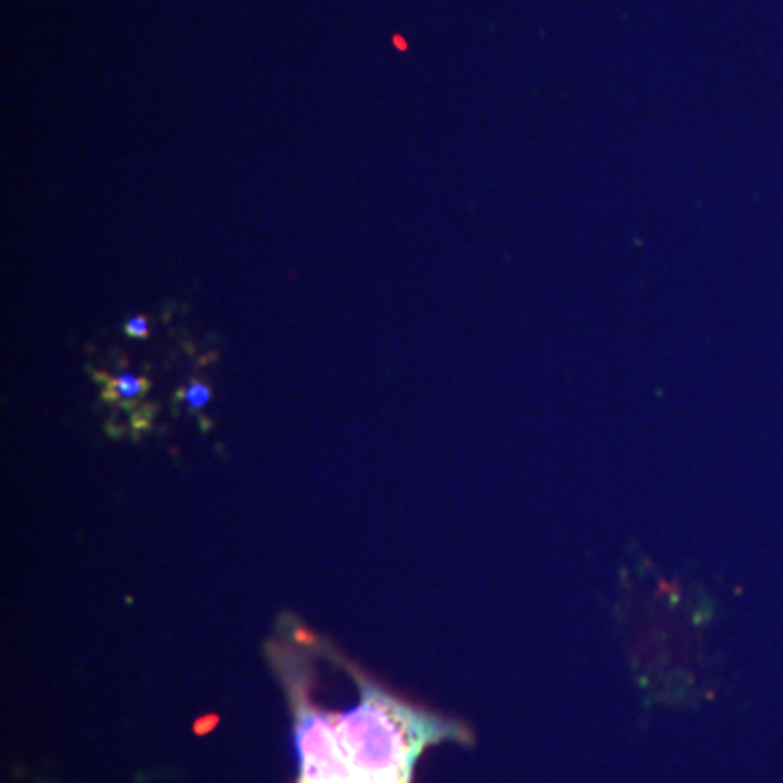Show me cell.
<instances>
[{
  "instance_id": "6da1fadb",
  "label": "cell",
  "mask_w": 783,
  "mask_h": 783,
  "mask_svg": "<svg viewBox=\"0 0 783 783\" xmlns=\"http://www.w3.org/2000/svg\"><path fill=\"white\" fill-rule=\"evenodd\" d=\"M355 783H412L427 746L462 729L362 683V703L333 718Z\"/></svg>"
},
{
  "instance_id": "7a4b0ae2",
  "label": "cell",
  "mask_w": 783,
  "mask_h": 783,
  "mask_svg": "<svg viewBox=\"0 0 783 783\" xmlns=\"http://www.w3.org/2000/svg\"><path fill=\"white\" fill-rule=\"evenodd\" d=\"M296 750L301 783H355L335 723L307 705L296 716Z\"/></svg>"
},
{
  "instance_id": "3957f363",
  "label": "cell",
  "mask_w": 783,
  "mask_h": 783,
  "mask_svg": "<svg viewBox=\"0 0 783 783\" xmlns=\"http://www.w3.org/2000/svg\"><path fill=\"white\" fill-rule=\"evenodd\" d=\"M144 389H146V381L130 372H122L116 379V392L122 398H137Z\"/></svg>"
},
{
  "instance_id": "277c9868",
  "label": "cell",
  "mask_w": 783,
  "mask_h": 783,
  "mask_svg": "<svg viewBox=\"0 0 783 783\" xmlns=\"http://www.w3.org/2000/svg\"><path fill=\"white\" fill-rule=\"evenodd\" d=\"M183 396H185V403L192 407V410H203V407H205V405L209 403V398H211V389H209L205 383H201V381H192V383L185 387Z\"/></svg>"
},
{
  "instance_id": "5b68a950",
  "label": "cell",
  "mask_w": 783,
  "mask_h": 783,
  "mask_svg": "<svg viewBox=\"0 0 783 783\" xmlns=\"http://www.w3.org/2000/svg\"><path fill=\"white\" fill-rule=\"evenodd\" d=\"M124 331L130 337H146L149 335V320H146L144 316H133L126 322Z\"/></svg>"
}]
</instances>
